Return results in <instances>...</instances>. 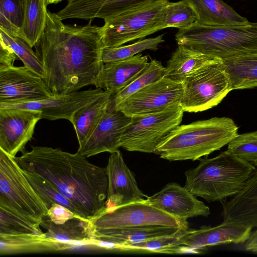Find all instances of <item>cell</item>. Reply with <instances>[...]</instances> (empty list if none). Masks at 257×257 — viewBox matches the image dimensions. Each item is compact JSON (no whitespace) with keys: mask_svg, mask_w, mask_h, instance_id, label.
I'll return each mask as SVG.
<instances>
[{"mask_svg":"<svg viewBox=\"0 0 257 257\" xmlns=\"http://www.w3.org/2000/svg\"><path fill=\"white\" fill-rule=\"evenodd\" d=\"M64 24L49 11L45 28L34 46L45 71V83L53 96L94 85L102 67V28Z\"/></svg>","mask_w":257,"mask_h":257,"instance_id":"obj_1","label":"cell"},{"mask_svg":"<svg viewBox=\"0 0 257 257\" xmlns=\"http://www.w3.org/2000/svg\"><path fill=\"white\" fill-rule=\"evenodd\" d=\"M15 160L23 169L49 181L75 207L80 217L92 221L105 210L108 192L106 168L91 164L79 153L33 147Z\"/></svg>","mask_w":257,"mask_h":257,"instance_id":"obj_2","label":"cell"},{"mask_svg":"<svg viewBox=\"0 0 257 257\" xmlns=\"http://www.w3.org/2000/svg\"><path fill=\"white\" fill-rule=\"evenodd\" d=\"M238 129L226 117L179 125L162 140L154 153L170 161L199 160L228 145L238 135Z\"/></svg>","mask_w":257,"mask_h":257,"instance_id":"obj_3","label":"cell"},{"mask_svg":"<svg viewBox=\"0 0 257 257\" xmlns=\"http://www.w3.org/2000/svg\"><path fill=\"white\" fill-rule=\"evenodd\" d=\"M199 160L196 167L185 172L184 187L195 196L209 202L236 194L257 170L226 151L214 158L205 156Z\"/></svg>","mask_w":257,"mask_h":257,"instance_id":"obj_4","label":"cell"},{"mask_svg":"<svg viewBox=\"0 0 257 257\" xmlns=\"http://www.w3.org/2000/svg\"><path fill=\"white\" fill-rule=\"evenodd\" d=\"M178 45L222 60L257 54V22L209 26L194 22L175 35Z\"/></svg>","mask_w":257,"mask_h":257,"instance_id":"obj_5","label":"cell"},{"mask_svg":"<svg viewBox=\"0 0 257 257\" xmlns=\"http://www.w3.org/2000/svg\"><path fill=\"white\" fill-rule=\"evenodd\" d=\"M0 208L40 226L48 212L14 157L1 149Z\"/></svg>","mask_w":257,"mask_h":257,"instance_id":"obj_6","label":"cell"},{"mask_svg":"<svg viewBox=\"0 0 257 257\" xmlns=\"http://www.w3.org/2000/svg\"><path fill=\"white\" fill-rule=\"evenodd\" d=\"M182 83L180 105L184 112L208 110L217 105L232 90L222 59L201 67L187 76Z\"/></svg>","mask_w":257,"mask_h":257,"instance_id":"obj_7","label":"cell"},{"mask_svg":"<svg viewBox=\"0 0 257 257\" xmlns=\"http://www.w3.org/2000/svg\"><path fill=\"white\" fill-rule=\"evenodd\" d=\"M168 1L152 4L104 21L102 28L104 48H113L144 38L164 29Z\"/></svg>","mask_w":257,"mask_h":257,"instance_id":"obj_8","label":"cell"},{"mask_svg":"<svg viewBox=\"0 0 257 257\" xmlns=\"http://www.w3.org/2000/svg\"><path fill=\"white\" fill-rule=\"evenodd\" d=\"M180 105L155 113L132 116L120 139V147L130 152L154 153L162 140L181 123Z\"/></svg>","mask_w":257,"mask_h":257,"instance_id":"obj_9","label":"cell"},{"mask_svg":"<svg viewBox=\"0 0 257 257\" xmlns=\"http://www.w3.org/2000/svg\"><path fill=\"white\" fill-rule=\"evenodd\" d=\"M91 222L92 231L151 226L189 228L187 220L170 215L148 203L146 199L104 211Z\"/></svg>","mask_w":257,"mask_h":257,"instance_id":"obj_10","label":"cell"},{"mask_svg":"<svg viewBox=\"0 0 257 257\" xmlns=\"http://www.w3.org/2000/svg\"><path fill=\"white\" fill-rule=\"evenodd\" d=\"M183 91L182 82L163 77L123 100L113 110L131 117L157 113L180 105Z\"/></svg>","mask_w":257,"mask_h":257,"instance_id":"obj_11","label":"cell"},{"mask_svg":"<svg viewBox=\"0 0 257 257\" xmlns=\"http://www.w3.org/2000/svg\"><path fill=\"white\" fill-rule=\"evenodd\" d=\"M52 96L44 80L24 66L0 70V103H24Z\"/></svg>","mask_w":257,"mask_h":257,"instance_id":"obj_12","label":"cell"},{"mask_svg":"<svg viewBox=\"0 0 257 257\" xmlns=\"http://www.w3.org/2000/svg\"><path fill=\"white\" fill-rule=\"evenodd\" d=\"M41 119V112L38 110L0 107V149L13 157L19 152H25Z\"/></svg>","mask_w":257,"mask_h":257,"instance_id":"obj_13","label":"cell"},{"mask_svg":"<svg viewBox=\"0 0 257 257\" xmlns=\"http://www.w3.org/2000/svg\"><path fill=\"white\" fill-rule=\"evenodd\" d=\"M106 91L100 88L75 91L66 94L52 96L39 100L20 104L0 103V107H14L38 110L42 119L50 120L65 119L71 121L79 109L92 103L104 95Z\"/></svg>","mask_w":257,"mask_h":257,"instance_id":"obj_14","label":"cell"},{"mask_svg":"<svg viewBox=\"0 0 257 257\" xmlns=\"http://www.w3.org/2000/svg\"><path fill=\"white\" fill-rule=\"evenodd\" d=\"M106 171L108 192L104 211L147 198L139 189L133 172L125 163L119 150L110 153Z\"/></svg>","mask_w":257,"mask_h":257,"instance_id":"obj_15","label":"cell"},{"mask_svg":"<svg viewBox=\"0 0 257 257\" xmlns=\"http://www.w3.org/2000/svg\"><path fill=\"white\" fill-rule=\"evenodd\" d=\"M66 6L56 13L62 21L76 18L104 21L122 14L168 0H67Z\"/></svg>","mask_w":257,"mask_h":257,"instance_id":"obj_16","label":"cell"},{"mask_svg":"<svg viewBox=\"0 0 257 257\" xmlns=\"http://www.w3.org/2000/svg\"><path fill=\"white\" fill-rule=\"evenodd\" d=\"M146 201L183 220L198 216L207 217L210 214L208 206L186 188L175 182L167 184L159 192L148 196Z\"/></svg>","mask_w":257,"mask_h":257,"instance_id":"obj_17","label":"cell"},{"mask_svg":"<svg viewBox=\"0 0 257 257\" xmlns=\"http://www.w3.org/2000/svg\"><path fill=\"white\" fill-rule=\"evenodd\" d=\"M131 118L120 110H107L91 135L79 146L77 152L89 157L103 152L112 153L118 151L121 135Z\"/></svg>","mask_w":257,"mask_h":257,"instance_id":"obj_18","label":"cell"},{"mask_svg":"<svg viewBox=\"0 0 257 257\" xmlns=\"http://www.w3.org/2000/svg\"><path fill=\"white\" fill-rule=\"evenodd\" d=\"M252 227L230 221H224L214 227L202 226L199 229H188L181 237L185 246L197 253L207 247L223 244H238L249 238Z\"/></svg>","mask_w":257,"mask_h":257,"instance_id":"obj_19","label":"cell"},{"mask_svg":"<svg viewBox=\"0 0 257 257\" xmlns=\"http://www.w3.org/2000/svg\"><path fill=\"white\" fill-rule=\"evenodd\" d=\"M149 64L148 56L140 53L124 60L103 63L94 85L113 95L138 77Z\"/></svg>","mask_w":257,"mask_h":257,"instance_id":"obj_20","label":"cell"},{"mask_svg":"<svg viewBox=\"0 0 257 257\" xmlns=\"http://www.w3.org/2000/svg\"><path fill=\"white\" fill-rule=\"evenodd\" d=\"M224 221L257 228V170L240 191L222 202Z\"/></svg>","mask_w":257,"mask_h":257,"instance_id":"obj_21","label":"cell"},{"mask_svg":"<svg viewBox=\"0 0 257 257\" xmlns=\"http://www.w3.org/2000/svg\"><path fill=\"white\" fill-rule=\"evenodd\" d=\"M73 247L42 235L27 234L0 235L1 255L48 253L65 251Z\"/></svg>","mask_w":257,"mask_h":257,"instance_id":"obj_22","label":"cell"},{"mask_svg":"<svg viewBox=\"0 0 257 257\" xmlns=\"http://www.w3.org/2000/svg\"><path fill=\"white\" fill-rule=\"evenodd\" d=\"M192 8L196 16V22L209 26L242 25L248 20L235 11L222 0H183Z\"/></svg>","mask_w":257,"mask_h":257,"instance_id":"obj_23","label":"cell"},{"mask_svg":"<svg viewBox=\"0 0 257 257\" xmlns=\"http://www.w3.org/2000/svg\"><path fill=\"white\" fill-rule=\"evenodd\" d=\"M40 226L47 229V237L60 242L76 245H88L93 239L91 221L80 217H73L63 224H56L45 216Z\"/></svg>","mask_w":257,"mask_h":257,"instance_id":"obj_24","label":"cell"},{"mask_svg":"<svg viewBox=\"0 0 257 257\" xmlns=\"http://www.w3.org/2000/svg\"><path fill=\"white\" fill-rule=\"evenodd\" d=\"M219 59H221L178 45L167 61L164 77L183 83L191 73L204 65Z\"/></svg>","mask_w":257,"mask_h":257,"instance_id":"obj_25","label":"cell"},{"mask_svg":"<svg viewBox=\"0 0 257 257\" xmlns=\"http://www.w3.org/2000/svg\"><path fill=\"white\" fill-rule=\"evenodd\" d=\"M181 228L165 226H151L105 229L93 230L92 234L93 239L116 244L132 243L173 234Z\"/></svg>","mask_w":257,"mask_h":257,"instance_id":"obj_26","label":"cell"},{"mask_svg":"<svg viewBox=\"0 0 257 257\" xmlns=\"http://www.w3.org/2000/svg\"><path fill=\"white\" fill-rule=\"evenodd\" d=\"M188 229L182 228L173 234L140 242L115 243V251L168 254L197 253L193 249L185 246L180 240L181 237Z\"/></svg>","mask_w":257,"mask_h":257,"instance_id":"obj_27","label":"cell"},{"mask_svg":"<svg viewBox=\"0 0 257 257\" xmlns=\"http://www.w3.org/2000/svg\"><path fill=\"white\" fill-rule=\"evenodd\" d=\"M111 94L106 92L92 103L79 109L70 121L75 129L79 146L91 135L107 110Z\"/></svg>","mask_w":257,"mask_h":257,"instance_id":"obj_28","label":"cell"},{"mask_svg":"<svg viewBox=\"0 0 257 257\" xmlns=\"http://www.w3.org/2000/svg\"><path fill=\"white\" fill-rule=\"evenodd\" d=\"M232 90L257 87V54L222 60Z\"/></svg>","mask_w":257,"mask_h":257,"instance_id":"obj_29","label":"cell"},{"mask_svg":"<svg viewBox=\"0 0 257 257\" xmlns=\"http://www.w3.org/2000/svg\"><path fill=\"white\" fill-rule=\"evenodd\" d=\"M47 0H25L22 39L33 48L44 33L47 19Z\"/></svg>","mask_w":257,"mask_h":257,"instance_id":"obj_30","label":"cell"},{"mask_svg":"<svg viewBox=\"0 0 257 257\" xmlns=\"http://www.w3.org/2000/svg\"><path fill=\"white\" fill-rule=\"evenodd\" d=\"M165 70L166 67L160 61L152 59L146 69L138 77L118 93L111 95L107 110L112 111L117 104L134 93L163 78Z\"/></svg>","mask_w":257,"mask_h":257,"instance_id":"obj_31","label":"cell"},{"mask_svg":"<svg viewBox=\"0 0 257 257\" xmlns=\"http://www.w3.org/2000/svg\"><path fill=\"white\" fill-rule=\"evenodd\" d=\"M0 40L13 50L25 67L43 80L45 78V71L41 59L26 41L2 29H0Z\"/></svg>","mask_w":257,"mask_h":257,"instance_id":"obj_32","label":"cell"},{"mask_svg":"<svg viewBox=\"0 0 257 257\" xmlns=\"http://www.w3.org/2000/svg\"><path fill=\"white\" fill-rule=\"evenodd\" d=\"M22 170L29 182L48 209L53 204H58L66 207L78 215L73 204L49 181L37 173L23 169Z\"/></svg>","mask_w":257,"mask_h":257,"instance_id":"obj_33","label":"cell"},{"mask_svg":"<svg viewBox=\"0 0 257 257\" xmlns=\"http://www.w3.org/2000/svg\"><path fill=\"white\" fill-rule=\"evenodd\" d=\"M163 35L139 40L132 44L113 48H104L102 53L103 63L127 59L147 50L156 51L164 42Z\"/></svg>","mask_w":257,"mask_h":257,"instance_id":"obj_34","label":"cell"},{"mask_svg":"<svg viewBox=\"0 0 257 257\" xmlns=\"http://www.w3.org/2000/svg\"><path fill=\"white\" fill-rule=\"evenodd\" d=\"M25 0H0V29L22 39Z\"/></svg>","mask_w":257,"mask_h":257,"instance_id":"obj_35","label":"cell"},{"mask_svg":"<svg viewBox=\"0 0 257 257\" xmlns=\"http://www.w3.org/2000/svg\"><path fill=\"white\" fill-rule=\"evenodd\" d=\"M196 16L191 7L181 0L177 2L166 3L165 6L164 27H174L183 29L196 21Z\"/></svg>","mask_w":257,"mask_h":257,"instance_id":"obj_36","label":"cell"},{"mask_svg":"<svg viewBox=\"0 0 257 257\" xmlns=\"http://www.w3.org/2000/svg\"><path fill=\"white\" fill-rule=\"evenodd\" d=\"M227 152L257 167V131L238 134L228 144Z\"/></svg>","mask_w":257,"mask_h":257,"instance_id":"obj_37","label":"cell"},{"mask_svg":"<svg viewBox=\"0 0 257 257\" xmlns=\"http://www.w3.org/2000/svg\"><path fill=\"white\" fill-rule=\"evenodd\" d=\"M44 233L40 225L0 208V235H14L33 234L42 235Z\"/></svg>","mask_w":257,"mask_h":257,"instance_id":"obj_38","label":"cell"},{"mask_svg":"<svg viewBox=\"0 0 257 257\" xmlns=\"http://www.w3.org/2000/svg\"><path fill=\"white\" fill-rule=\"evenodd\" d=\"M48 218L56 224H63L67 220L75 217H79L66 207L58 204H53L49 209Z\"/></svg>","mask_w":257,"mask_h":257,"instance_id":"obj_39","label":"cell"},{"mask_svg":"<svg viewBox=\"0 0 257 257\" xmlns=\"http://www.w3.org/2000/svg\"><path fill=\"white\" fill-rule=\"evenodd\" d=\"M0 70L6 69L13 66L15 61L18 57L13 50L0 40Z\"/></svg>","mask_w":257,"mask_h":257,"instance_id":"obj_40","label":"cell"},{"mask_svg":"<svg viewBox=\"0 0 257 257\" xmlns=\"http://www.w3.org/2000/svg\"><path fill=\"white\" fill-rule=\"evenodd\" d=\"M244 249L247 251L257 253V229L251 231L249 238L245 242Z\"/></svg>","mask_w":257,"mask_h":257,"instance_id":"obj_41","label":"cell"},{"mask_svg":"<svg viewBox=\"0 0 257 257\" xmlns=\"http://www.w3.org/2000/svg\"><path fill=\"white\" fill-rule=\"evenodd\" d=\"M63 0H47V2L48 5L49 4H57L60 2H61Z\"/></svg>","mask_w":257,"mask_h":257,"instance_id":"obj_42","label":"cell"}]
</instances>
